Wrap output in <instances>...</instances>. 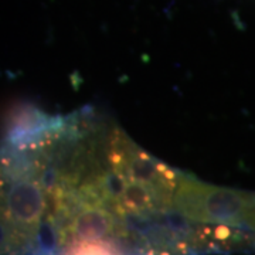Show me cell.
<instances>
[{"mask_svg": "<svg viewBox=\"0 0 255 255\" xmlns=\"http://www.w3.org/2000/svg\"><path fill=\"white\" fill-rule=\"evenodd\" d=\"M61 255H128V251L114 241L85 240L67 247Z\"/></svg>", "mask_w": 255, "mask_h": 255, "instance_id": "obj_4", "label": "cell"}, {"mask_svg": "<svg viewBox=\"0 0 255 255\" xmlns=\"http://www.w3.org/2000/svg\"><path fill=\"white\" fill-rule=\"evenodd\" d=\"M107 160L132 240L142 228L173 214L180 170L149 155L119 128L110 129Z\"/></svg>", "mask_w": 255, "mask_h": 255, "instance_id": "obj_2", "label": "cell"}, {"mask_svg": "<svg viewBox=\"0 0 255 255\" xmlns=\"http://www.w3.org/2000/svg\"><path fill=\"white\" fill-rule=\"evenodd\" d=\"M173 213L191 224L219 226L255 237V193L216 186L180 172Z\"/></svg>", "mask_w": 255, "mask_h": 255, "instance_id": "obj_3", "label": "cell"}, {"mask_svg": "<svg viewBox=\"0 0 255 255\" xmlns=\"http://www.w3.org/2000/svg\"><path fill=\"white\" fill-rule=\"evenodd\" d=\"M41 139L4 145L1 160V255H60L48 226Z\"/></svg>", "mask_w": 255, "mask_h": 255, "instance_id": "obj_1", "label": "cell"}]
</instances>
